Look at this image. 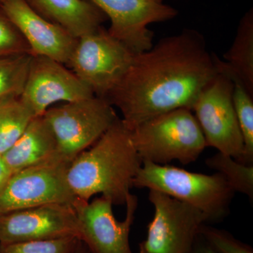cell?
I'll return each mask as SVG.
<instances>
[{"label":"cell","instance_id":"obj_1","mask_svg":"<svg viewBox=\"0 0 253 253\" xmlns=\"http://www.w3.org/2000/svg\"><path fill=\"white\" fill-rule=\"evenodd\" d=\"M218 73L215 54L194 29L163 38L134 55L130 67L106 99L121 111L131 131L141 123L173 110L192 109Z\"/></svg>","mask_w":253,"mask_h":253},{"label":"cell","instance_id":"obj_2","mask_svg":"<svg viewBox=\"0 0 253 253\" xmlns=\"http://www.w3.org/2000/svg\"><path fill=\"white\" fill-rule=\"evenodd\" d=\"M141 164L131 131L118 117L90 149L70 164L68 184L75 196L83 201L100 194L113 205H124Z\"/></svg>","mask_w":253,"mask_h":253},{"label":"cell","instance_id":"obj_3","mask_svg":"<svg viewBox=\"0 0 253 253\" xmlns=\"http://www.w3.org/2000/svg\"><path fill=\"white\" fill-rule=\"evenodd\" d=\"M133 187L154 190L185 203L201 211L208 223L218 222L229 214L235 194L219 173L191 172L146 161L136 173Z\"/></svg>","mask_w":253,"mask_h":253},{"label":"cell","instance_id":"obj_4","mask_svg":"<svg viewBox=\"0 0 253 253\" xmlns=\"http://www.w3.org/2000/svg\"><path fill=\"white\" fill-rule=\"evenodd\" d=\"M142 162L183 165L195 162L207 147L204 132L191 109L181 108L141 123L131 131Z\"/></svg>","mask_w":253,"mask_h":253},{"label":"cell","instance_id":"obj_5","mask_svg":"<svg viewBox=\"0 0 253 253\" xmlns=\"http://www.w3.org/2000/svg\"><path fill=\"white\" fill-rule=\"evenodd\" d=\"M43 117L56 142V156L71 163L92 146L118 116L107 100L94 96L50 107Z\"/></svg>","mask_w":253,"mask_h":253},{"label":"cell","instance_id":"obj_6","mask_svg":"<svg viewBox=\"0 0 253 253\" xmlns=\"http://www.w3.org/2000/svg\"><path fill=\"white\" fill-rule=\"evenodd\" d=\"M134 55L101 26L78 38L68 66L94 96L106 99L124 77Z\"/></svg>","mask_w":253,"mask_h":253},{"label":"cell","instance_id":"obj_7","mask_svg":"<svg viewBox=\"0 0 253 253\" xmlns=\"http://www.w3.org/2000/svg\"><path fill=\"white\" fill-rule=\"evenodd\" d=\"M71 163L56 155L12 173L0 189V214L46 204L73 206L78 198L68 182Z\"/></svg>","mask_w":253,"mask_h":253},{"label":"cell","instance_id":"obj_8","mask_svg":"<svg viewBox=\"0 0 253 253\" xmlns=\"http://www.w3.org/2000/svg\"><path fill=\"white\" fill-rule=\"evenodd\" d=\"M217 71L200 93L191 111L207 146L239 161L244 153V141L233 101L234 82L225 72L218 68Z\"/></svg>","mask_w":253,"mask_h":253},{"label":"cell","instance_id":"obj_9","mask_svg":"<svg viewBox=\"0 0 253 253\" xmlns=\"http://www.w3.org/2000/svg\"><path fill=\"white\" fill-rule=\"evenodd\" d=\"M154 208L147 226L146 239L139 244V253H186L199 235L201 225L208 224L201 211L168 195L149 190Z\"/></svg>","mask_w":253,"mask_h":253},{"label":"cell","instance_id":"obj_10","mask_svg":"<svg viewBox=\"0 0 253 253\" xmlns=\"http://www.w3.org/2000/svg\"><path fill=\"white\" fill-rule=\"evenodd\" d=\"M126 215L118 221L111 200L101 196L91 201L77 199L73 204L79 222L81 241L92 253H133L129 246V233L138 208V198L129 194L126 198Z\"/></svg>","mask_w":253,"mask_h":253},{"label":"cell","instance_id":"obj_11","mask_svg":"<svg viewBox=\"0 0 253 253\" xmlns=\"http://www.w3.org/2000/svg\"><path fill=\"white\" fill-rule=\"evenodd\" d=\"M111 21L110 34L137 54L154 45V32L150 24L165 22L176 17L175 8L163 0H88Z\"/></svg>","mask_w":253,"mask_h":253},{"label":"cell","instance_id":"obj_12","mask_svg":"<svg viewBox=\"0 0 253 253\" xmlns=\"http://www.w3.org/2000/svg\"><path fill=\"white\" fill-rule=\"evenodd\" d=\"M92 91L62 63L33 55L20 99L36 117L55 103H67L94 96Z\"/></svg>","mask_w":253,"mask_h":253},{"label":"cell","instance_id":"obj_13","mask_svg":"<svg viewBox=\"0 0 253 253\" xmlns=\"http://www.w3.org/2000/svg\"><path fill=\"white\" fill-rule=\"evenodd\" d=\"M76 237L79 222L72 205H43L0 214V243Z\"/></svg>","mask_w":253,"mask_h":253},{"label":"cell","instance_id":"obj_14","mask_svg":"<svg viewBox=\"0 0 253 253\" xmlns=\"http://www.w3.org/2000/svg\"><path fill=\"white\" fill-rule=\"evenodd\" d=\"M0 8L27 42L32 55L68 66L78 39L36 12L25 0H3Z\"/></svg>","mask_w":253,"mask_h":253},{"label":"cell","instance_id":"obj_15","mask_svg":"<svg viewBox=\"0 0 253 253\" xmlns=\"http://www.w3.org/2000/svg\"><path fill=\"white\" fill-rule=\"evenodd\" d=\"M38 14L75 38L99 29L108 19L88 0H25Z\"/></svg>","mask_w":253,"mask_h":253},{"label":"cell","instance_id":"obj_16","mask_svg":"<svg viewBox=\"0 0 253 253\" xmlns=\"http://www.w3.org/2000/svg\"><path fill=\"white\" fill-rule=\"evenodd\" d=\"M56 155V142L43 116L33 118L17 141L1 155L12 173L47 161Z\"/></svg>","mask_w":253,"mask_h":253},{"label":"cell","instance_id":"obj_17","mask_svg":"<svg viewBox=\"0 0 253 253\" xmlns=\"http://www.w3.org/2000/svg\"><path fill=\"white\" fill-rule=\"evenodd\" d=\"M221 61L216 55L218 68L241 82L253 95V9L240 20L234 41Z\"/></svg>","mask_w":253,"mask_h":253},{"label":"cell","instance_id":"obj_18","mask_svg":"<svg viewBox=\"0 0 253 253\" xmlns=\"http://www.w3.org/2000/svg\"><path fill=\"white\" fill-rule=\"evenodd\" d=\"M34 118L20 97L0 102V155L17 141Z\"/></svg>","mask_w":253,"mask_h":253},{"label":"cell","instance_id":"obj_19","mask_svg":"<svg viewBox=\"0 0 253 253\" xmlns=\"http://www.w3.org/2000/svg\"><path fill=\"white\" fill-rule=\"evenodd\" d=\"M206 165L224 176L234 192L246 195L253 199V165L244 164L234 158L218 152L208 158Z\"/></svg>","mask_w":253,"mask_h":253},{"label":"cell","instance_id":"obj_20","mask_svg":"<svg viewBox=\"0 0 253 253\" xmlns=\"http://www.w3.org/2000/svg\"><path fill=\"white\" fill-rule=\"evenodd\" d=\"M230 78L234 82L233 101L244 141V153L239 162L251 166L253 165V95L241 82Z\"/></svg>","mask_w":253,"mask_h":253},{"label":"cell","instance_id":"obj_21","mask_svg":"<svg viewBox=\"0 0 253 253\" xmlns=\"http://www.w3.org/2000/svg\"><path fill=\"white\" fill-rule=\"evenodd\" d=\"M32 56L24 54L0 59V102L21 96Z\"/></svg>","mask_w":253,"mask_h":253},{"label":"cell","instance_id":"obj_22","mask_svg":"<svg viewBox=\"0 0 253 253\" xmlns=\"http://www.w3.org/2000/svg\"><path fill=\"white\" fill-rule=\"evenodd\" d=\"M81 240L76 237L1 244L0 253H73Z\"/></svg>","mask_w":253,"mask_h":253},{"label":"cell","instance_id":"obj_23","mask_svg":"<svg viewBox=\"0 0 253 253\" xmlns=\"http://www.w3.org/2000/svg\"><path fill=\"white\" fill-rule=\"evenodd\" d=\"M31 54L27 42L0 8V59Z\"/></svg>","mask_w":253,"mask_h":253},{"label":"cell","instance_id":"obj_24","mask_svg":"<svg viewBox=\"0 0 253 253\" xmlns=\"http://www.w3.org/2000/svg\"><path fill=\"white\" fill-rule=\"evenodd\" d=\"M199 234L217 253H253L251 246L222 229L204 224L200 227Z\"/></svg>","mask_w":253,"mask_h":253},{"label":"cell","instance_id":"obj_25","mask_svg":"<svg viewBox=\"0 0 253 253\" xmlns=\"http://www.w3.org/2000/svg\"><path fill=\"white\" fill-rule=\"evenodd\" d=\"M186 253H217L214 251L207 244L206 241L203 239L202 236L199 235L196 236L194 244L191 246V249Z\"/></svg>","mask_w":253,"mask_h":253},{"label":"cell","instance_id":"obj_26","mask_svg":"<svg viewBox=\"0 0 253 253\" xmlns=\"http://www.w3.org/2000/svg\"><path fill=\"white\" fill-rule=\"evenodd\" d=\"M12 174L11 169L8 167L1 155H0V189L4 185L5 183Z\"/></svg>","mask_w":253,"mask_h":253},{"label":"cell","instance_id":"obj_27","mask_svg":"<svg viewBox=\"0 0 253 253\" xmlns=\"http://www.w3.org/2000/svg\"><path fill=\"white\" fill-rule=\"evenodd\" d=\"M92 253L91 252L90 250L89 249V248L86 246V244L84 243H83V241H80L79 243H78L77 247H76V250H75L74 253Z\"/></svg>","mask_w":253,"mask_h":253},{"label":"cell","instance_id":"obj_28","mask_svg":"<svg viewBox=\"0 0 253 253\" xmlns=\"http://www.w3.org/2000/svg\"><path fill=\"white\" fill-rule=\"evenodd\" d=\"M3 0H0V4H1V3L2 2Z\"/></svg>","mask_w":253,"mask_h":253}]
</instances>
